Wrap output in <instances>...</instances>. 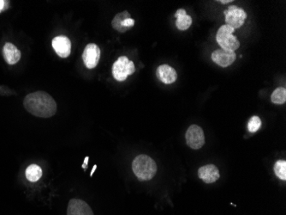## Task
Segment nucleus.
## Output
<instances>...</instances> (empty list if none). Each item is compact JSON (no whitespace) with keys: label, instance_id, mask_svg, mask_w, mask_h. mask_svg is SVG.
I'll list each match as a JSON object with an SVG mask.
<instances>
[{"label":"nucleus","instance_id":"9b49d317","mask_svg":"<svg viewBox=\"0 0 286 215\" xmlns=\"http://www.w3.org/2000/svg\"><path fill=\"white\" fill-rule=\"evenodd\" d=\"M198 176L206 183H213L219 179L220 174L214 165H207L199 169Z\"/></svg>","mask_w":286,"mask_h":215},{"label":"nucleus","instance_id":"39448f33","mask_svg":"<svg viewBox=\"0 0 286 215\" xmlns=\"http://www.w3.org/2000/svg\"><path fill=\"white\" fill-rule=\"evenodd\" d=\"M186 142L194 150L201 149L205 144V136L202 127L197 125H192L186 132Z\"/></svg>","mask_w":286,"mask_h":215},{"label":"nucleus","instance_id":"f257e3e1","mask_svg":"<svg viewBox=\"0 0 286 215\" xmlns=\"http://www.w3.org/2000/svg\"><path fill=\"white\" fill-rule=\"evenodd\" d=\"M23 106L28 113L41 118H50L57 112V103L45 91H36L25 97Z\"/></svg>","mask_w":286,"mask_h":215},{"label":"nucleus","instance_id":"f03ea898","mask_svg":"<svg viewBox=\"0 0 286 215\" xmlns=\"http://www.w3.org/2000/svg\"><path fill=\"white\" fill-rule=\"evenodd\" d=\"M132 170L138 179L141 181H149L153 179L157 173V165L155 161L149 156L141 154L134 159Z\"/></svg>","mask_w":286,"mask_h":215},{"label":"nucleus","instance_id":"f3484780","mask_svg":"<svg viewBox=\"0 0 286 215\" xmlns=\"http://www.w3.org/2000/svg\"><path fill=\"white\" fill-rule=\"evenodd\" d=\"M272 102L276 104H283L286 102V90L283 87H279L273 91L271 97Z\"/></svg>","mask_w":286,"mask_h":215},{"label":"nucleus","instance_id":"20e7f679","mask_svg":"<svg viewBox=\"0 0 286 215\" xmlns=\"http://www.w3.org/2000/svg\"><path fill=\"white\" fill-rule=\"evenodd\" d=\"M136 71L133 61H130L126 56H121L115 61L112 66V75L117 81L123 82L130 75Z\"/></svg>","mask_w":286,"mask_h":215},{"label":"nucleus","instance_id":"aec40b11","mask_svg":"<svg viewBox=\"0 0 286 215\" xmlns=\"http://www.w3.org/2000/svg\"><path fill=\"white\" fill-rule=\"evenodd\" d=\"M6 3H8V2H6L4 0H0V11H4L6 9Z\"/></svg>","mask_w":286,"mask_h":215},{"label":"nucleus","instance_id":"6ab92c4d","mask_svg":"<svg viewBox=\"0 0 286 215\" xmlns=\"http://www.w3.org/2000/svg\"><path fill=\"white\" fill-rule=\"evenodd\" d=\"M262 127V120L258 116H253L248 121V130L250 132H256Z\"/></svg>","mask_w":286,"mask_h":215},{"label":"nucleus","instance_id":"a211bd4d","mask_svg":"<svg viewBox=\"0 0 286 215\" xmlns=\"http://www.w3.org/2000/svg\"><path fill=\"white\" fill-rule=\"evenodd\" d=\"M274 173L279 179L285 181L286 180V161L278 160L276 162L273 167Z\"/></svg>","mask_w":286,"mask_h":215},{"label":"nucleus","instance_id":"dca6fc26","mask_svg":"<svg viewBox=\"0 0 286 215\" xmlns=\"http://www.w3.org/2000/svg\"><path fill=\"white\" fill-rule=\"evenodd\" d=\"M25 175H26V178H27L29 182H36L39 180L41 179L42 177V169L37 165H31L26 169L25 171Z\"/></svg>","mask_w":286,"mask_h":215},{"label":"nucleus","instance_id":"1a4fd4ad","mask_svg":"<svg viewBox=\"0 0 286 215\" xmlns=\"http://www.w3.org/2000/svg\"><path fill=\"white\" fill-rule=\"evenodd\" d=\"M52 47L57 56L61 58H67L71 55V40L66 36H59L52 40Z\"/></svg>","mask_w":286,"mask_h":215},{"label":"nucleus","instance_id":"4be33fe9","mask_svg":"<svg viewBox=\"0 0 286 215\" xmlns=\"http://www.w3.org/2000/svg\"><path fill=\"white\" fill-rule=\"evenodd\" d=\"M218 2H219V3H222V4L231 3V2H232V0H226V1H224V0H221V1H218Z\"/></svg>","mask_w":286,"mask_h":215},{"label":"nucleus","instance_id":"2eb2a0df","mask_svg":"<svg viewBox=\"0 0 286 215\" xmlns=\"http://www.w3.org/2000/svg\"><path fill=\"white\" fill-rule=\"evenodd\" d=\"M130 17H131V14L129 13L128 11H124L123 12H120L115 16L114 18L112 21V28L114 29L115 31H118L120 33H124L128 30L123 28V21L126 18H130Z\"/></svg>","mask_w":286,"mask_h":215},{"label":"nucleus","instance_id":"4468645a","mask_svg":"<svg viewBox=\"0 0 286 215\" xmlns=\"http://www.w3.org/2000/svg\"><path fill=\"white\" fill-rule=\"evenodd\" d=\"M175 17L177 18V22H176L177 28L180 31H186L192 24V17L187 15L185 10H183V9L177 10L175 14Z\"/></svg>","mask_w":286,"mask_h":215},{"label":"nucleus","instance_id":"0eeeda50","mask_svg":"<svg viewBox=\"0 0 286 215\" xmlns=\"http://www.w3.org/2000/svg\"><path fill=\"white\" fill-rule=\"evenodd\" d=\"M101 49L96 44L90 43L84 48L82 53V61L88 69H93L98 65L101 59Z\"/></svg>","mask_w":286,"mask_h":215},{"label":"nucleus","instance_id":"f8f14e48","mask_svg":"<svg viewBox=\"0 0 286 215\" xmlns=\"http://www.w3.org/2000/svg\"><path fill=\"white\" fill-rule=\"evenodd\" d=\"M156 75L162 83L167 85L174 83L177 78L176 70L169 65H161L158 66V69L156 71Z\"/></svg>","mask_w":286,"mask_h":215},{"label":"nucleus","instance_id":"423d86ee","mask_svg":"<svg viewBox=\"0 0 286 215\" xmlns=\"http://www.w3.org/2000/svg\"><path fill=\"white\" fill-rule=\"evenodd\" d=\"M226 16V22L227 25L233 29H238L243 26L247 18V13L242 8H238L237 6H230L228 10L224 12Z\"/></svg>","mask_w":286,"mask_h":215},{"label":"nucleus","instance_id":"9d476101","mask_svg":"<svg viewBox=\"0 0 286 215\" xmlns=\"http://www.w3.org/2000/svg\"><path fill=\"white\" fill-rule=\"evenodd\" d=\"M236 52L228 50L218 49L215 50L212 53V60L217 65L222 67H227L232 65L236 61Z\"/></svg>","mask_w":286,"mask_h":215},{"label":"nucleus","instance_id":"7ed1b4c3","mask_svg":"<svg viewBox=\"0 0 286 215\" xmlns=\"http://www.w3.org/2000/svg\"><path fill=\"white\" fill-rule=\"evenodd\" d=\"M235 29L232 28L229 25L221 26L218 31L216 40L218 44L221 47V49L233 51L239 48L240 42L237 37L233 35Z\"/></svg>","mask_w":286,"mask_h":215},{"label":"nucleus","instance_id":"412c9836","mask_svg":"<svg viewBox=\"0 0 286 215\" xmlns=\"http://www.w3.org/2000/svg\"><path fill=\"white\" fill-rule=\"evenodd\" d=\"M88 158H89L88 157H86V158H85L84 165H82V168L86 169V166L87 165V160H88Z\"/></svg>","mask_w":286,"mask_h":215},{"label":"nucleus","instance_id":"ddd939ff","mask_svg":"<svg viewBox=\"0 0 286 215\" xmlns=\"http://www.w3.org/2000/svg\"><path fill=\"white\" fill-rule=\"evenodd\" d=\"M3 56L6 63L15 65L20 61L22 53L15 45L11 42H7L3 47Z\"/></svg>","mask_w":286,"mask_h":215},{"label":"nucleus","instance_id":"6e6552de","mask_svg":"<svg viewBox=\"0 0 286 215\" xmlns=\"http://www.w3.org/2000/svg\"><path fill=\"white\" fill-rule=\"evenodd\" d=\"M67 215H94L87 202L80 199H71L69 201Z\"/></svg>","mask_w":286,"mask_h":215},{"label":"nucleus","instance_id":"5701e85b","mask_svg":"<svg viewBox=\"0 0 286 215\" xmlns=\"http://www.w3.org/2000/svg\"><path fill=\"white\" fill-rule=\"evenodd\" d=\"M96 168H97V166H93V171H92V172H91V176H93V172L96 171Z\"/></svg>","mask_w":286,"mask_h":215}]
</instances>
